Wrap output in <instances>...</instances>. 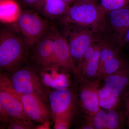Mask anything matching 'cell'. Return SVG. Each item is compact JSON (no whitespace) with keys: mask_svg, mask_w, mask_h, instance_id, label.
I'll return each instance as SVG.
<instances>
[{"mask_svg":"<svg viewBox=\"0 0 129 129\" xmlns=\"http://www.w3.org/2000/svg\"><path fill=\"white\" fill-rule=\"evenodd\" d=\"M15 23L28 48L34 47L51 27L47 21L33 10L21 12Z\"/></svg>","mask_w":129,"mask_h":129,"instance_id":"cell-4","label":"cell"},{"mask_svg":"<svg viewBox=\"0 0 129 129\" xmlns=\"http://www.w3.org/2000/svg\"><path fill=\"white\" fill-rule=\"evenodd\" d=\"M21 11L14 0H0V20L6 23L16 22Z\"/></svg>","mask_w":129,"mask_h":129,"instance_id":"cell-15","label":"cell"},{"mask_svg":"<svg viewBox=\"0 0 129 129\" xmlns=\"http://www.w3.org/2000/svg\"><path fill=\"white\" fill-rule=\"evenodd\" d=\"M34 47L33 57L36 64L44 69L53 68V41L51 26Z\"/></svg>","mask_w":129,"mask_h":129,"instance_id":"cell-12","label":"cell"},{"mask_svg":"<svg viewBox=\"0 0 129 129\" xmlns=\"http://www.w3.org/2000/svg\"><path fill=\"white\" fill-rule=\"evenodd\" d=\"M100 33L85 29L76 28L70 35L68 44L70 53L78 69L80 65L84 53L92 44L101 41Z\"/></svg>","mask_w":129,"mask_h":129,"instance_id":"cell-6","label":"cell"},{"mask_svg":"<svg viewBox=\"0 0 129 129\" xmlns=\"http://www.w3.org/2000/svg\"><path fill=\"white\" fill-rule=\"evenodd\" d=\"M123 42H129V28L124 37Z\"/></svg>","mask_w":129,"mask_h":129,"instance_id":"cell-30","label":"cell"},{"mask_svg":"<svg viewBox=\"0 0 129 129\" xmlns=\"http://www.w3.org/2000/svg\"><path fill=\"white\" fill-rule=\"evenodd\" d=\"M63 1L66 3H67L68 5H69V4L70 3H72V2L74 0H63Z\"/></svg>","mask_w":129,"mask_h":129,"instance_id":"cell-31","label":"cell"},{"mask_svg":"<svg viewBox=\"0 0 129 129\" xmlns=\"http://www.w3.org/2000/svg\"><path fill=\"white\" fill-rule=\"evenodd\" d=\"M98 99L101 108L108 111L118 107L120 100V98L114 96L103 86L98 91Z\"/></svg>","mask_w":129,"mask_h":129,"instance_id":"cell-18","label":"cell"},{"mask_svg":"<svg viewBox=\"0 0 129 129\" xmlns=\"http://www.w3.org/2000/svg\"><path fill=\"white\" fill-rule=\"evenodd\" d=\"M64 76L62 75L44 74L43 81L45 85L50 86L55 89L66 87L64 83Z\"/></svg>","mask_w":129,"mask_h":129,"instance_id":"cell-22","label":"cell"},{"mask_svg":"<svg viewBox=\"0 0 129 129\" xmlns=\"http://www.w3.org/2000/svg\"><path fill=\"white\" fill-rule=\"evenodd\" d=\"M104 81L103 87L114 96L120 98L129 89V63Z\"/></svg>","mask_w":129,"mask_h":129,"instance_id":"cell-13","label":"cell"},{"mask_svg":"<svg viewBox=\"0 0 129 129\" xmlns=\"http://www.w3.org/2000/svg\"><path fill=\"white\" fill-rule=\"evenodd\" d=\"M11 79L14 89L20 94L34 95L45 102H48V90L34 69L21 68L12 74Z\"/></svg>","mask_w":129,"mask_h":129,"instance_id":"cell-3","label":"cell"},{"mask_svg":"<svg viewBox=\"0 0 129 129\" xmlns=\"http://www.w3.org/2000/svg\"><path fill=\"white\" fill-rule=\"evenodd\" d=\"M0 106L11 117L30 120L24 109L21 95L14 89L11 78L3 73L0 74Z\"/></svg>","mask_w":129,"mask_h":129,"instance_id":"cell-5","label":"cell"},{"mask_svg":"<svg viewBox=\"0 0 129 129\" xmlns=\"http://www.w3.org/2000/svg\"><path fill=\"white\" fill-rule=\"evenodd\" d=\"M28 48L23 38L13 30L3 29L0 34V68L13 74L21 68Z\"/></svg>","mask_w":129,"mask_h":129,"instance_id":"cell-2","label":"cell"},{"mask_svg":"<svg viewBox=\"0 0 129 129\" xmlns=\"http://www.w3.org/2000/svg\"><path fill=\"white\" fill-rule=\"evenodd\" d=\"M54 121V129H67L70 126L71 119L63 117H56L53 118Z\"/></svg>","mask_w":129,"mask_h":129,"instance_id":"cell-26","label":"cell"},{"mask_svg":"<svg viewBox=\"0 0 129 129\" xmlns=\"http://www.w3.org/2000/svg\"><path fill=\"white\" fill-rule=\"evenodd\" d=\"M26 115L30 120L41 123L49 122L52 116L50 108L39 97L33 94L21 95Z\"/></svg>","mask_w":129,"mask_h":129,"instance_id":"cell-10","label":"cell"},{"mask_svg":"<svg viewBox=\"0 0 129 129\" xmlns=\"http://www.w3.org/2000/svg\"><path fill=\"white\" fill-rule=\"evenodd\" d=\"M128 0H101V7L106 12L111 11L125 7Z\"/></svg>","mask_w":129,"mask_h":129,"instance_id":"cell-23","label":"cell"},{"mask_svg":"<svg viewBox=\"0 0 129 129\" xmlns=\"http://www.w3.org/2000/svg\"><path fill=\"white\" fill-rule=\"evenodd\" d=\"M128 63L120 55L115 57L104 64L97 78L104 80L108 76L115 73L128 65Z\"/></svg>","mask_w":129,"mask_h":129,"instance_id":"cell-17","label":"cell"},{"mask_svg":"<svg viewBox=\"0 0 129 129\" xmlns=\"http://www.w3.org/2000/svg\"><path fill=\"white\" fill-rule=\"evenodd\" d=\"M120 55L119 49L108 42H104L100 53V60L97 76L101 72L104 64L111 59Z\"/></svg>","mask_w":129,"mask_h":129,"instance_id":"cell-19","label":"cell"},{"mask_svg":"<svg viewBox=\"0 0 129 129\" xmlns=\"http://www.w3.org/2000/svg\"><path fill=\"white\" fill-rule=\"evenodd\" d=\"M53 35V68H60L79 76L78 68L70 51L68 44L56 27L51 26Z\"/></svg>","mask_w":129,"mask_h":129,"instance_id":"cell-7","label":"cell"},{"mask_svg":"<svg viewBox=\"0 0 129 129\" xmlns=\"http://www.w3.org/2000/svg\"><path fill=\"white\" fill-rule=\"evenodd\" d=\"M31 121L21 118L10 117L6 123L8 125V129H36L37 127Z\"/></svg>","mask_w":129,"mask_h":129,"instance_id":"cell-21","label":"cell"},{"mask_svg":"<svg viewBox=\"0 0 129 129\" xmlns=\"http://www.w3.org/2000/svg\"><path fill=\"white\" fill-rule=\"evenodd\" d=\"M116 108L109 110L106 117V129H117L122 128L123 121L122 115Z\"/></svg>","mask_w":129,"mask_h":129,"instance_id":"cell-20","label":"cell"},{"mask_svg":"<svg viewBox=\"0 0 129 129\" xmlns=\"http://www.w3.org/2000/svg\"><path fill=\"white\" fill-rule=\"evenodd\" d=\"M104 41H102L90 58L81 70V75L85 78L94 80L97 78L100 60V53Z\"/></svg>","mask_w":129,"mask_h":129,"instance_id":"cell-16","label":"cell"},{"mask_svg":"<svg viewBox=\"0 0 129 129\" xmlns=\"http://www.w3.org/2000/svg\"><path fill=\"white\" fill-rule=\"evenodd\" d=\"M106 11L90 1L79 3L69 7L63 17L67 24L101 33L106 30Z\"/></svg>","mask_w":129,"mask_h":129,"instance_id":"cell-1","label":"cell"},{"mask_svg":"<svg viewBox=\"0 0 129 129\" xmlns=\"http://www.w3.org/2000/svg\"><path fill=\"white\" fill-rule=\"evenodd\" d=\"M109 12L108 18L106 16V29L109 28L113 39L123 45L124 37L129 28V8L124 7Z\"/></svg>","mask_w":129,"mask_h":129,"instance_id":"cell-11","label":"cell"},{"mask_svg":"<svg viewBox=\"0 0 129 129\" xmlns=\"http://www.w3.org/2000/svg\"><path fill=\"white\" fill-rule=\"evenodd\" d=\"M101 41L99 42L92 44L89 47L87 48V50H86L85 52L84 53L80 65L79 67L78 68L79 73V76H80L81 75L80 74L81 70L83 68V67H84L85 65L88 62V61L90 58L91 57L92 55V54L94 53L95 51V50L99 46L100 42Z\"/></svg>","mask_w":129,"mask_h":129,"instance_id":"cell-25","label":"cell"},{"mask_svg":"<svg viewBox=\"0 0 129 129\" xmlns=\"http://www.w3.org/2000/svg\"><path fill=\"white\" fill-rule=\"evenodd\" d=\"M107 114V112L101 108L92 116H89L94 129H106Z\"/></svg>","mask_w":129,"mask_h":129,"instance_id":"cell-24","label":"cell"},{"mask_svg":"<svg viewBox=\"0 0 129 129\" xmlns=\"http://www.w3.org/2000/svg\"><path fill=\"white\" fill-rule=\"evenodd\" d=\"M48 102L52 117L72 119L75 108L73 93L66 88L56 89L49 93Z\"/></svg>","mask_w":129,"mask_h":129,"instance_id":"cell-9","label":"cell"},{"mask_svg":"<svg viewBox=\"0 0 129 129\" xmlns=\"http://www.w3.org/2000/svg\"><path fill=\"white\" fill-rule=\"evenodd\" d=\"M49 121L44 123H41V124L37 126L36 129H49Z\"/></svg>","mask_w":129,"mask_h":129,"instance_id":"cell-29","label":"cell"},{"mask_svg":"<svg viewBox=\"0 0 129 129\" xmlns=\"http://www.w3.org/2000/svg\"><path fill=\"white\" fill-rule=\"evenodd\" d=\"M82 1H84V2L89 1H91V0H82Z\"/></svg>","mask_w":129,"mask_h":129,"instance_id":"cell-32","label":"cell"},{"mask_svg":"<svg viewBox=\"0 0 129 129\" xmlns=\"http://www.w3.org/2000/svg\"><path fill=\"white\" fill-rule=\"evenodd\" d=\"M81 85L79 98L81 108L86 115L91 116L101 109L98 99V91L101 80H90L81 76L79 77Z\"/></svg>","mask_w":129,"mask_h":129,"instance_id":"cell-8","label":"cell"},{"mask_svg":"<svg viewBox=\"0 0 129 129\" xmlns=\"http://www.w3.org/2000/svg\"><path fill=\"white\" fill-rule=\"evenodd\" d=\"M69 7L63 0H42L37 9L47 18L54 19L64 16Z\"/></svg>","mask_w":129,"mask_h":129,"instance_id":"cell-14","label":"cell"},{"mask_svg":"<svg viewBox=\"0 0 129 129\" xmlns=\"http://www.w3.org/2000/svg\"><path fill=\"white\" fill-rule=\"evenodd\" d=\"M128 124L129 126V117H128Z\"/></svg>","mask_w":129,"mask_h":129,"instance_id":"cell-33","label":"cell"},{"mask_svg":"<svg viewBox=\"0 0 129 129\" xmlns=\"http://www.w3.org/2000/svg\"><path fill=\"white\" fill-rule=\"evenodd\" d=\"M123 96L124 98L125 107L128 117H129V89Z\"/></svg>","mask_w":129,"mask_h":129,"instance_id":"cell-28","label":"cell"},{"mask_svg":"<svg viewBox=\"0 0 129 129\" xmlns=\"http://www.w3.org/2000/svg\"><path fill=\"white\" fill-rule=\"evenodd\" d=\"M24 5L31 8L37 9L42 0H20Z\"/></svg>","mask_w":129,"mask_h":129,"instance_id":"cell-27","label":"cell"}]
</instances>
